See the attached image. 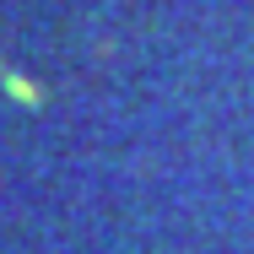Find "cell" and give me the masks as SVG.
I'll return each instance as SVG.
<instances>
[{"instance_id": "6da1fadb", "label": "cell", "mask_w": 254, "mask_h": 254, "mask_svg": "<svg viewBox=\"0 0 254 254\" xmlns=\"http://www.w3.org/2000/svg\"><path fill=\"white\" fill-rule=\"evenodd\" d=\"M11 92H16V98H33V103H38V87H27L22 76H11Z\"/></svg>"}]
</instances>
